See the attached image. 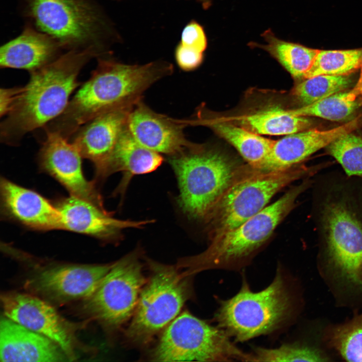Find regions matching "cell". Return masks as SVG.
<instances>
[{
  "label": "cell",
  "instance_id": "4",
  "mask_svg": "<svg viewBox=\"0 0 362 362\" xmlns=\"http://www.w3.org/2000/svg\"><path fill=\"white\" fill-rule=\"evenodd\" d=\"M313 178H304L272 204L236 227L210 239L202 252L181 258L177 263L192 276L212 269H238L246 265L278 225L296 205L298 198L311 188Z\"/></svg>",
  "mask_w": 362,
  "mask_h": 362
},
{
  "label": "cell",
  "instance_id": "22",
  "mask_svg": "<svg viewBox=\"0 0 362 362\" xmlns=\"http://www.w3.org/2000/svg\"><path fill=\"white\" fill-rule=\"evenodd\" d=\"M161 154L140 144L128 128L123 132L112 151L96 169V175L105 178L121 171L123 176L118 191H124L130 179L135 175L151 172L162 163Z\"/></svg>",
  "mask_w": 362,
  "mask_h": 362
},
{
  "label": "cell",
  "instance_id": "14",
  "mask_svg": "<svg viewBox=\"0 0 362 362\" xmlns=\"http://www.w3.org/2000/svg\"><path fill=\"white\" fill-rule=\"evenodd\" d=\"M44 132V138L38 154L40 169L59 182L70 195L104 207L102 198L95 185L83 175L82 157L76 147L56 133Z\"/></svg>",
  "mask_w": 362,
  "mask_h": 362
},
{
  "label": "cell",
  "instance_id": "13",
  "mask_svg": "<svg viewBox=\"0 0 362 362\" xmlns=\"http://www.w3.org/2000/svg\"><path fill=\"white\" fill-rule=\"evenodd\" d=\"M113 264H52L40 266L26 281L25 288L52 305L82 301L95 290Z\"/></svg>",
  "mask_w": 362,
  "mask_h": 362
},
{
  "label": "cell",
  "instance_id": "17",
  "mask_svg": "<svg viewBox=\"0 0 362 362\" xmlns=\"http://www.w3.org/2000/svg\"><path fill=\"white\" fill-rule=\"evenodd\" d=\"M62 216V229L83 234L103 240L117 238L128 228H140L151 221L116 219L104 207L70 195L55 204Z\"/></svg>",
  "mask_w": 362,
  "mask_h": 362
},
{
  "label": "cell",
  "instance_id": "9",
  "mask_svg": "<svg viewBox=\"0 0 362 362\" xmlns=\"http://www.w3.org/2000/svg\"><path fill=\"white\" fill-rule=\"evenodd\" d=\"M151 275L140 293L126 332L129 340L145 344L169 324L191 295L190 279L176 265L148 261Z\"/></svg>",
  "mask_w": 362,
  "mask_h": 362
},
{
  "label": "cell",
  "instance_id": "3",
  "mask_svg": "<svg viewBox=\"0 0 362 362\" xmlns=\"http://www.w3.org/2000/svg\"><path fill=\"white\" fill-rule=\"evenodd\" d=\"M99 57L91 50H71L31 72L10 112L0 126L1 141L16 145L27 133L42 128L67 107L72 93L80 84L83 67Z\"/></svg>",
  "mask_w": 362,
  "mask_h": 362
},
{
  "label": "cell",
  "instance_id": "34",
  "mask_svg": "<svg viewBox=\"0 0 362 362\" xmlns=\"http://www.w3.org/2000/svg\"><path fill=\"white\" fill-rule=\"evenodd\" d=\"M22 86L1 88L0 91V115L6 117L11 111L21 91Z\"/></svg>",
  "mask_w": 362,
  "mask_h": 362
},
{
  "label": "cell",
  "instance_id": "6",
  "mask_svg": "<svg viewBox=\"0 0 362 362\" xmlns=\"http://www.w3.org/2000/svg\"><path fill=\"white\" fill-rule=\"evenodd\" d=\"M177 178V202L189 218L204 222L221 195L247 166L217 150L195 144L168 156Z\"/></svg>",
  "mask_w": 362,
  "mask_h": 362
},
{
  "label": "cell",
  "instance_id": "25",
  "mask_svg": "<svg viewBox=\"0 0 362 362\" xmlns=\"http://www.w3.org/2000/svg\"><path fill=\"white\" fill-rule=\"evenodd\" d=\"M238 125L259 135H287L309 129L307 117L292 114L289 110L273 108L239 118Z\"/></svg>",
  "mask_w": 362,
  "mask_h": 362
},
{
  "label": "cell",
  "instance_id": "16",
  "mask_svg": "<svg viewBox=\"0 0 362 362\" xmlns=\"http://www.w3.org/2000/svg\"><path fill=\"white\" fill-rule=\"evenodd\" d=\"M0 193L1 213L6 218L32 230L62 229L56 206L37 192L1 177Z\"/></svg>",
  "mask_w": 362,
  "mask_h": 362
},
{
  "label": "cell",
  "instance_id": "35",
  "mask_svg": "<svg viewBox=\"0 0 362 362\" xmlns=\"http://www.w3.org/2000/svg\"><path fill=\"white\" fill-rule=\"evenodd\" d=\"M360 72L359 78L355 85L351 90L358 97H362V64L360 67Z\"/></svg>",
  "mask_w": 362,
  "mask_h": 362
},
{
  "label": "cell",
  "instance_id": "20",
  "mask_svg": "<svg viewBox=\"0 0 362 362\" xmlns=\"http://www.w3.org/2000/svg\"><path fill=\"white\" fill-rule=\"evenodd\" d=\"M1 362L69 360L62 349L49 338L4 316L0 321Z\"/></svg>",
  "mask_w": 362,
  "mask_h": 362
},
{
  "label": "cell",
  "instance_id": "29",
  "mask_svg": "<svg viewBox=\"0 0 362 362\" xmlns=\"http://www.w3.org/2000/svg\"><path fill=\"white\" fill-rule=\"evenodd\" d=\"M352 82L348 75H319L304 79L295 86L292 94L303 106L307 105L345 90Z\"/></svg>",
  "mask_w": 362,
  "mask_h": 362
},
{
  "label": "cell",
  "instance_id": "5",
  "mask_svg": "<svg viewBox=\"0 0 362 362\" xmlns=\"http://www.w3.org/2000/svg\"><path fill=\"white\" fill-rule=\"evenodd\" d=\"M295 312L290 283L282 270L265 288L253 292L246 281L233 297L221 301L215 315L217 326L230 337L245 341L286 326Z\"/></svg>",
  "mask_w": 362,
  "mask_h": 362
},
{
  "label": "cell",
  "instance_id": "19",
  "mask_svg": "<svg viewBox=\"0 0 362 362\" xmlns=\"http://www.w3.org/2000/svg\"><path fill=\"white\" fill-rule=\"evenodd\" d=\"M362 125V116L328 130L308 129L286 135L275 141L264 171L288 168L297 165L340 136L353 132Z\"/></svg>",
  "mask_w": 362,
  "mask_h": 362
},
{
  "label": "cell",
  "instance_id": "10",
  "mask_svg": "<svg viewBox=\"0 0 362 362\" xmlns=\"http://www.w3.org/2000/svg\"><path fill=\"white\" fill-rule=\"evenodd\" d=\"M152 358L158 361H249L222 329L184 312L165 328Z\"/></svg>",
  "mask_w": 362,
  "mask_h": 362
},
{
  "label": "cell",
  "instance_id": "2",
  "mask_svg": "<svg viewBox=\"0 0 362 362\" xmlns=\"http://www.w3.org/2000/svg\"><path fill=\"white\" fill-rule=\"evenodd\" d=\"M77 91L63 113L42 128L69 140L83 125L112 109L131 105L159 79L173 72L171 64L156 61L143 65L122 63L105 56Z\"/></svg>",
  "mask_w": 362,
  "mask_h": 362
},
{
  "label": "cell",
  "instance_id": "33",
  "mask_svg": "<svg viewBox=\"0 0 362 362\" xmlns=\"http://www.w3.org/2000/svg\"><path fill=\"white\" fill-rule=\"evenodd\" d=\"M204 52L179 43L175 50V58L179 67L190 71L197 68L202 63Z\"/></svg>",
  "mask_w": 362,
  "mask_h": 362
},
{
  "label": "cell",
  "instance_id": "15",
  "mask_svg": "<svg viewBox=\"0 0 362 362\" xmlns=\"http://www.w3.org/2000/svg\"><path fill=\"white\" fill-rule=\"evenodd\" d=\"M185 127L179 120L154 112L141 100L134 105L128 120V130L140 144L168 156L195 145L186 138Z\"/></svg>",
  "mask_w": 362,
  "mask_h": 362
},
{
  "label": "cell",
  "instance_id": "12",
  "mask_svg": "<svg viewBox=\"0 0 362 362\" xmlns=\"http://www.w3.org/2000/svg\"><path fill=\"white\" fill-rule=\"evenodd\" d=\"M4 316L56 343L70 361L75 360L76 351L83 348L76 336L84 323L62 316L53 305L32 294L16 291L1 294Z\"/></svg>",
  "mask_w": 362,
  "mask_h": 362
},
{
  "label": "cell",
  "instance_id": "24",
  "mask_svg": "<svg viewBox=\"0 0 362 362\" xmlns=\"http://www.w3.org/2000/svg\"><path fill=\"white\" fill-rule=\"evenodd\" d=\"M261 36L265 44L250 42L252 48H259L267 52L275 58L292 76L304 79L311 68L319 50L300 44L280 39L268 29Z\"/></svg>",
  "mask_w": 362,
  "mask_h": 362
},
{
  "label": "cell",
  "instance_id": "32",
  "mask_svg": "<svg viewBox=\"0 0 362 362\" xmlns=\"http://www.w3.org/2000/svg\"><path fill=\"white\" fill-rule=\"evenodd\" d=\"M180 43L204 52L207 46V39L202 26L195 21L190 22L182 31Z\"/></svg>",
  "mask_w": 362,
  "mask_h": 362
},
{
  "label": "cell",
  "instance_id": "26",
  "mask_svg": "<svg viewBox=\"0 0 362 362\" xmlns=\"http://www.w3.org/2000/svg\"><path fill=\"white\" fill-rule=\"evenodd\" d=\"M362 106V100L350 90L342 91L312 104L289 110L296 116L316 117L331 121L348 119Z\"/></svg>",
  "mask_w": 362,
  "mask_h": 362
},
{
  "label": "cell",
  "instance_id": "36",
  "mask_svg": "<svg viewBox=\"0 0 362 362\" xmlns=\"http://www.w3.org/2000/svg\"><path fill=\"white\" fill-rule=\"evenodd\" d=\"M200 2L202 5L203 8L207 9L210 7L211 5L212 0H197Z\"/></svg>",
  "mask_w": 362,
  "mask_h": 362
},
{
  "label": "cell",
  "instance_id": "21",
  "mask_svg": "<svg viewBox=\"0 0 362 362\" xmlns=\"http://www.w3.org/2000/svg\"><path fill=\"white\" fill-rule=\"evenodd\" d=\"M62 49L54 38L28 25L19 36L1 47V67L31 72L57 59Z\"/></svg>",
  "mask_w": 362,
  "mask_h": 362
},
{
  "label": "cell",
  "instance_id": "31",
  "mask_svg": "<svg viewBox=\"0 0 362 362\" xmlns=\"http://www.w3.org/2000/svg\"><path fill=\"white\" fill-rule=\"evenodd\" d=\"M249 361H325L327 357L319 349L300 343H287L277 348L257 347L249 352Z\"/></svg>",
  "mask_w": 362,
  "mask_h": 362
},
{
  "label": "cell",
  "instance_id": "11",
  "mask_svg": "<svg viewBox=\"0 0 362 362\" xmlns=\"http://www.w3.org/2000/svg\"><path fill=\"white\" fill-rule=\"evenodd\" d=\"M137 252H132L113 263L94 291L81 301V311L105 328L117 329L135 310L146 283Z\"/></svg>",
  "mask_w": 362,
  "mask_h": 362
},
{
  "label": "cell",
  "instance_id": "7",
  "mask_svg": "<svg viewBox=\"0 0 362 362\" xmlns=\"http://www.w3.org/2000/svg\"><path fill=\"white\" fill-rule=\"evenodd\" d=\"M322 168L297 165L262 171L248 164L222 193L204 221L210 240L261 211L283 188L296 180L314 176Z\"/></svg>",
  "mask_w": 362,
  "mask_h": 362
},
{
  "label": "cell",
  "instance_id": "1",
  "mask_svg": "<svg viewBox=\"0 0 362 362\" xmlns=\"http://www.w3.org/2000/svg\"><path fill=\"white\" fill-rule=\"evenodd\" d=\"M313 179V217L320 255L342 283L362 288V179L344 173Z\"/></svg>",
  "mask_w": 362,
  "mask_h": 362
},
{
  "label": "cell",
  "instance_id": "30",
  "mask_svg": "<svg viewBox=\"0 0 362 362\" xmlns=\"http://www.w3.org/2000/svg\"><path fill=\"white\" fill-rule=\"evenodd\" d=\"M353 132L340 136L325 148L345 174L362 179V138Z\"/></svg>",
  "mask_w": 362,
  "mask_h": 362
},
{
  "label": "cell",
  "instance_id": "23",
  "mask_svg": "<svg viewBox=\"0 0 362 362\" xmlns=\"http://www.w3.org/2000/svg\"><path fill=\"white\" fill-rule=\"evenodd\" d=\"M185 126L205 125L210 127L232 145L251 167L264 171L265 166L275 140L263 137L239 125L220 120L197 117L182 120Z\"/></svg>",
  "mask_w": 362,
  "mask_h": 362
},
{
  "label": "cell",
  "instance_id": "28",
  "mask_svg": "<svg viewBox=\"0 0 362 362\" xmlns=\"http://www.w3.org/2000/svg\"><path fill=\"white\" fill-rule=\"evenodd\" d=\"M326 339L345 360L362 362V313L350 321L332 326Z\"/></svg>",
  "mask_w": 362,
  "mask_h": 362
},
{
  "label": "cell",
  "instance_id": "8",
  "mask_svg": "<svg viewBox=\"0 0 362 362\" xmlns=\"http://www.w3.org/2000/svg\"><path fill=\"white\" fill-rule=\"evenodd\" d=\"M35 28L56 40L64 49L106 53L109 27L93 0H21Z\"/></svg>",
  "mask_w": 362,
  "mask_h": 362
},
{
  "label": "cell",
  "instance_id": "27",
  "mask_svg": "<svg viewBox=\"0 0 362 362\" xmlns=\"http://www.w3.org/2000/svg\"><path fill=\"white\" fill-rule=\"evenodd\" d=\"M362 64V48L319 51L304 79L319 75H349Z\"/></svg>",
  "mask_w": 362,
  "mask_h": 362
},
{
  "label": "cell",
  "instance_id": "18",
  "mask_svg": "<svg viewBox=\"0 0 362 362\" xmlns=\"http://www.w3.org/2000/svg\"><path fill=\"white\" fill-rule=\"evenodd\" d=\"M135 104L100 114L81 126L70 139L82 157L92 161L95 169L109 156L127 128L129 113Z\"/></svg>",
  "mask_w": 362,
  "mask_h": 362
}]
</instances>
